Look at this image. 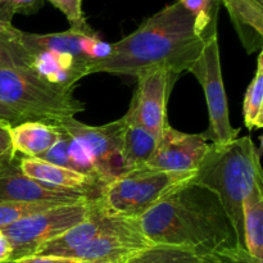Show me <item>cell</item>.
<instances>
[{
  "instance_id": "obj_1",
  "label": "cell",
  "mask_w": 263,
  "mask_h": 263,
  "mask_svg": "<svg viewBox=\"0 0 263 263\" xmlns=\"http://www.w3.org/2000/svg\"><path fill=\"white\" fill-rule=\"evenodd\" d=\"M138 222L151 243L190 249L202 258L240 247L218 195L193 179L171 190Z\"/></svg>"
},
{
  "instance_id": "obj_2",
  "label": "cell",
  "mask_w": 263,
  "mask_h": 263,
  "mask_svg": "<svg viewBox=\"0 0 263 263\" xmlns=\"http://www.w3.org/2000/svg\"><path fill=\"white\" fill-rule=\"evenodd\" d=\"M205 32L198 31L195 17L179 2L166 5L134 32L110 44L107 57L95 61L91 73L138 76L153 67L177 74L189 71L204 45Z\"/></svg>"
},
{
  "instance_id": "obj_3",
  "label": "cell",
  "mask_w": 263,
  "mask_h": 263,
  "mask_svg": "<svg viewBox=\"0 0 263 263\" xmlns=\"http://www.w3.org/2000/svg\"><path fill=\"white\" fill-rule=\"evenodd\" d=\"M261 179V158L251 136L236 138L225 144H211L193 177V181L218 195L243 248V200Z\"/></svg>"
},
{
  "instance_id": "obj_4",
  "label": "cell",
  "mask_w": 263,
  "mask_h": 263,
  "mask_svg": "<svg viewBox=\"0 0 263 263\" xmlns=\"http://www.w3.org/2000/svg\"><path fill=\"white\" fill-rule=\"evenodd\" d=\"M84 109L73 87L51 84L31 68L0 69V121L10 128L26 122L57 127Z\"/></svg>"
},
{
  "instance_id": "obj_5",
  "label": "cell",
  "mask_w": 263,
  "mask_h": 263,
  "mask_svg": "<svg viewBox=\"0 0 263 263\" xmlns=\"http://www.w3.org/2000/svg\"><path fill=\"white\" fill-rule=\"evenodd\" d=\"M194 175L149 168L126 172L100 189L94 207L107 217L139 220L171 190L192 180Z\"/></svg>"
},
{
  "instance_id": "obj_6",
  "label": "cell",
  "mask_w": 263,
  "mask_h": 263,
  "mask_svg": "<svg viewBox=\"0 0 263 263\" xmlns=\"http://www.w3.org/2000/svg\"><path fill=\"white\" fill-rule=\"evenodd\" d=\"M92 210L94 199L55 205L0 230L12 249L9 263L33 256L46 243L89 218Z\"/></svg>"
},
{
  "instance_id": "obj_7",
  "label": "cell",
  "mask_w": 263,
  "mask_h": 263,
  "mask_svg": "<svg viewBox=\"0 0 263 263\" xmlns=\"http://www.w3.org/2000/svg\"><path fill=\"white\" fill-rule=\"evenodd\" d=\"M199 81L207 100L210 127L204 135L212 144H225L236 139L239 128H233L229 118L228 98L221 69L220 45L217 37V17L205 30L202 53L189 71Z\"/></svg>"
},
{
  "instance_id": "obj_8",
  "label": "cell",
  "mask_w": 263,
  "mask_h": 263,
  "mask_svg": "<svg viewBox=\"0 0 263 263\" xmlns=\"http://www.w3.org/2000/svg\"><path fill=\"white\" fill-rule=\"evenodd\" d=\"M125 126V117L102 126H89L76 118H69L57 127L81 145L104 186L123 174L122 140Z\"/></svg>"
},
{
  "instance_id": "obj_9",
  "label": "cell",
  "mask_w": 263,
  "mask_h": 263,
  "mask_svg": "<svg viewBox=\"0 0 263 263\" xmlns=\"http://www.w3.org/2000/svg\"><path fill=\"white\" fill-rule=\"evenodd\" d=\"M138 87L127 110L136 122L159 140L167 123V102L177 74L164 67H153L136 76Z\"/></svg>"
},
{
  "instance_id": "obj_10",
  "label": "cell",
  "mask_w": 263,
  "mask_h": 263,
  "mask_svg": "<svg viewBox=\"0 0 263 263\" xmlns=\"http://www.w3.org/2000/svg\"><path fill=\"white\" fill-rule=\"evenodd\" d=\"M204 134H186L167 125L154 154L144 168L175 174H195L211 146Z\"/></svg>"
},
{
  "instance_id": "obj_11",
  "label": "cell",
  "mask_w": 263,
  "mask_h": 263,
  "mask_svg": "<svg viewBox=\"0 0 263 263\" xmlns=\"http://www.w3.org/2000/svg\"><path fill=\"white\" fill-rule=\"evenodd\" d=\"M98 195L48 186L26 176L15 161L0 166V203H50L72 204L95 199Z\"/></svg>"
},
{
  "instance_id": "obj_12",
  "label": "cell",
  "mask_w": 263,
  "mask_h": 263,
  "mask_svg": "<svg viewBox=\"0 0 263 263\" xmlns=\"http://www.w3.org/2000/svg\"><path fill=\"white\" fill-rule=\"evenodd\" d=\"M152 244L141 233L138 222L134 228L99 235L63 256L82 263H125Z\"/></svg>"
},
{
  "instance_id": "obj_13",
  "label": "cell",
  "mask_w": 263,
  "mask_h": 263,
  "mask_svg": "<svg viewBox=\"0 0 263 263\" xmlns=\"http://www.w3.org/2000/svg\"><path fill=\"white\" fill-rule=\"evenodd\" d=\"M21 37L31 55L40 51H53L98 61L107 57L110 51V44L100 40L95 32L84 33L71 28L58 33H30L22 31Z\"/></svg>"
},
{
  "instance_id": "obj_14",
  "label": "cell",
  "mask_w": 263,
  "mask_h": 263,
  "mask_svg": "<svg viewBox=\"0 0 263 263\" xmlns=\"http://www.w3.org/2000/svg\"><path fill=\"white\" fill-rule=\"evenodd\" d=\"M136 225H138V220L107 217L98 212L94 207L89 218L77 223L76 226L69 229L59 238L46 243L35 254L37 256H63L103 234L134 228Z\"/></svg>"
},
{
  "instance_id": "obj_15",
  "label": "cell",
  "mask_w": 263,
  "mask_h": 263,
  "mask_svg": "<svg viewBox=\"0 0 263 263\" xmlns=\"http://www.w3.org/2000/svg\"><path fill=\"white\" fill-rule=\"evenodd\" d=\"M18 163H20L21 171L26 176L48 186L76 190V192H87L95 195L99 194L100 189L103 187V185L95 177L57 166L40 158L25 157L20 159Z\"/></svg>"
},
{
  "instance_id": "obj_16",
  "label": "cell",
  "mask_w": 263,
  "mask_h": 263,
  "mask_svg": "<svg viewBox=\"0 0 263 263\" xmlns=\"http://www.w3.org/2000/svg\"><path fill=\"white\" fill-rule=\"evenodd\" d=\"M225 5L241 44L249 54L262 49L263 0H218Z\"/></svg>"
},
{
  "instance_id": "obj_17",
  "label": "cell",
  "mask_w": 263,
  "mask_h": 263,
  "mask_svg": "<svg viewBox=\"0 0 263 263\" xmlns=\"http://www.w3.org/2000/svg\"><path fill=\"white\" fill-rule=\"evenodd\" d=\"M123 117L126 126L122 140V168L126 174L146 166L156 152L158 139L127 113Z\"/></svg>"
},
{
  "instance_id": "obj_18",
  "label": "cell",
  "mask_w": 263,
  "mask_h": 263,
  "mask_svg": "<svg viewBox=\"0 0 263 263\" xmlns=\"http://www.w3.org/2000/svg\"><path fill=\"white\" fill-rule=\"evenodd\" d=\"M15 153L40 158L59 139L58 128L40 122H26L10 128Z\"/></svg>"
},
{
  "instance_id": "obj_19",
  "label": "cell",
  "mask_w": 263,
  "mask_h": 263,
  "mask_svg": "<svg viewBox=\"0 0 263 263\" xmlns=\"http://www.w3.org/2000/svg\"><path fill=\"white\" fill-rule=\"evenodd\" d=\"M244 246L254 258L263 261V179L243 200Z\"/></svg>"
},
{
  "instance_id": "obj_20",
  "label": "cell",
  "mask_w": 263,
  "mask_h": 263,
  "mask_svg": "<svg viewBox=\"0 0 263 263\" xmlns=\"http://www.w3.org/2000/svg\"><path fill=\"white\" fill-rule=\"evenodd\" d=\"M22 31L12 21L0 17V69L21 67L31 68L32 55L22 43Z\"/></svg>"
},
{
  "instance_id": "obj_21",
  "label": "cell",
  "mask_w": 263,
  "mask_h": 263,
  "mask_svg": "<svg viewBox=\"0 0 263 263\" xmlns=\"http://www.w3.org/2000/svg\"><path fill=\"white\" fill-rule=\"evenodd\" d=\"M244 123L247 128H262L263 126V53L257 58V69L247 89L243 104Z\"/></svg>"
},
{
  "instance_id": "obj_22",
  "label": "cell",
  "mask_w": 263,
  "mask_h": 263,
  "mask_svg": "<svg viewBox=\"0 0 263 263\" xmlns=\"http://www.w3.org/2000/svg\"><path fill=\"white\" fill-rule=\"evenodd\" d=\"M125 263H203V258L190 249L152 244Z\"/></svg>"
},
{
  "instance_id": "obj_23",
  "label": "cell",
  "mask_w": 263,
  "mask_h": 263,
  "mask_svg": "<svg viewBox=\"0 0 263 263\" xmlns=\"http://www.w3.org/2000/svg\"><path fill=\"white\" fill-rule=\"evenodd\" d=\"M55 207L50 203H0V230L43 211Z\"/></svg>"
},
{
  "instance_id": "obj_24",
  "label": "cell",
  "mask_w": 263,
  "mask_h": 263,
  "mask_svg": "<svg viewBox=\"0 0 263 263\" xmlns=\"http://www.w3.org/2000/svg\"><path fill=\"white\" fill-rule=\"evenodd\" d=\"M57 9L61 10L71 25V30L84 33H94L82 12V0H48Z\"/></svg>"
},
{
  "instance_id": "obj_25",
  "label": "cell",
  "mask_w": 263,
  "mask_h": 263,
  "mask_svg": "<svg viewBox=\"0 0 263 263\" xmlns=\"http://www.w3.org/2000/svg\"><path fill=\"white\" fill-rule=\"evenodd\" d=\"M203 263H263L254 258L246 248L230 247L203 258Z\"/></svg>"
},
{
  "instance_id": "obj_26",
  "label": "cell",
  "mask_w": 263,
  "mask_h": 263,
  "mask_svg": "<svg viewBox=\"0 0 263 263\" xmlns=\"http://www.w3.org/2000/svg\"><path fill=\"white\" fill-rule=\"evenodd\" d=\"M43 4V0H4L0 5V17L12 21V17L17 13L31 14L35 13Z\"/></svg>"
},
{
  "instance_id": "obj_27",
  "label": "cell",
  "mask_w": 263,
  "mask_h": 263,
  "mask_svg": "<svg viewBox=\"0 0 263 263\" xmlns=\"http://www.w3.org/2000/svg\"><path fill=\"white\" fill-rule=\"evenodd\" d=\"M14 146L12 143L10 127L0 121V166L15 161Z\"/></svg>"
},
{
  "instance_id": "obj_28",
  "label": "cell",
  "mask_w": 263,
  "mask_h": 263,
  "mask_svg": "<svg viewBox=\"0 0 263 263\" xmlns=\"http://www.w3.org/2000/svg\"><path fill=\"white\" fill-rule=\"evenodd\" d=\"M15 263H82L79 259H74L72 257L66 256H33L25 257L22 259H18Z\"/></svg>"
},
{
  "instance_id": "obj_29",
  "label": "cell",
  "mask_w": 263,
  "mask_h": 263,
  "mask_svg": "<svg viewBox=\"0 0 263 263\" xmlns=\"http://www.w3.org/2000/svg\"><path fill=\"white\" fill-rule=\"evenodd\" d=\"M3 3H4V0H0V5H2Z\"/></svg>"
}]
</instances>
